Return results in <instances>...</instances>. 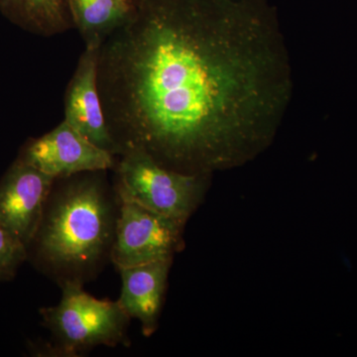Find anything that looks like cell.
Returning <instances> with one entry per match:
<instances>
[{"label": "cell", "instance_id": "9", "mask_svg": "<svg viewBox=\"0 0 357 357\" xmlns=\"http://www.w3.org/2000/svg\"><path fill=\"white\" fill-rule=\"evenodd\" d=\"M173 259L119 268L122 288L119 303L130 319L140 321L145 337L156 332Z\"/></svg>", "mask_w": 357, "mask_h": 357}, {"label": "cell", "instance_id": "3", "mask_svg": "<svg viewBox=\"0 0 357 357\" xmlns=\"http://www.w3.org/2000/svg\"><path fill=\"white\" fill-rule=\"evenodd\" d=\"M62 298L55 307L41 310L44 325L55 342L54 351L77 356L100 345L126 344L130 318L119 301L98 300L83 289V282H60Z\"/></svg>", "mask_w": 357, "mask_h": 357}, {"label": "cell", "instance_id": "10", "mask_svg": "<svg viewBox=\"0 0 357 357\" xmlns=\"http://www.w3.org/2000/svg\"><path fill=\"white\" fill-rule=\"evenodd\" d=\"M70 20L86 47L100 48L136 10L131 0H67Z\"/></svg>", "mask_w": 357, "mask_h": 357}, {"label": "cell", "instance_id": "7", "mask_svg": "<svg viewBox=\"0 0 357 357\" xmlns=\"http://www.w3.org/2000/svg\"><path fill=\"white\" fill-rule=\"evenodd\" d=\"M115 155L96 146L68 122L32 140L21 157L55 178L105 172L115 167Z\"/></svg>", "mask_w": 357, "mask_h": 357}, {"label": "cell", "instance_id": "11", "mask_svg": "<svg viewBox=\"0 0 357 357\" xmlns=\"http://www.w3.org/2000/svg\"><path fill=\"white\" fill-rule=\"evenodd\" d=\"M0 13L27 31L44 37L74 28L67 0H0Z\"/></svg>", "mask_w": 357, "mask_h": 357}, {"label": "cell", "instance_id": "5", "mask_svg": "<svg viewBox=\"0 0 357 357\" xmlns=\"http://www.w3.org/2000/svg\"><path fill=\"white\" fill-rule=\"evenodd\" d=\"M117 201L119 211L109 255L117 269L173 259L184 244L185 223L164 217L128 199Z\"/></svg>", "mask_w": 357, "mask_h": 357}, {"label": "cell", "instance_id": "1", "mask_svg": "<svg viewBox=\"0 0 357 357\" xmlns=\"http://www.w3.org/2000/svg\"><path fill=\"white\" fill-rule=\"evenodd\" d=\"M98 86L115 155L211 176L271 145L294 81L269 0H140L100 47Z\"/></svg>", "mask_w": 357, "mask_h": 357}, {"label": "cell", "instance_id": "4", "mask_svg": "<svg viewBox=\"0 0 357 357\" xmlns=\"http://www.w3.org/2000/svg\"><path fill=\"white\" fill-rule=\"evenodd\" d=\"M115 166L117 199L185 225L203 201L211 177L170 170L137 150L122 153Z\"/></svg>", "mask_w": 357, "mask_h": 357}, {"label": "cell", "instance_id": "6", "mask_svg": "<svg viewBox=\"0 0 357 357\" xmlns=\"http://www.w3.org/2000/svg\"><path fill=\"white\" fill-rule=\"evenodd\" d=\"M55 181L21 158L0 182V222L26 246L38 232Z\"/></svg>", "mask_w": 357, "mask_h": 357}, {"label": "cell", "instance_id": "8", "mask_svg": "<svg viewBox=\"0 0 357 357\" xmlns=\"http://www.w3.org/2000/svg\"><path fill=\"white\" fill-rule=\"evenodd\" d=\"M100 48L86 47L65 95V119L96 146L115 155L98 86Z\"/></svg>", "mask_w": 357, "mask_h": 357}, {"label": "cell", "instance_id": "12", "mask_svg": "<svg viewBox=\"0 0 357 357\" xmlns=\"http://www.w3.org/2000/svg\"><path fill=\"white\" fill-rule=\"evenodd\" d=\"M27 256V246L0 222V281L13 278Z\"/></svg>", "mask_w": 357, "mask_h": 357}, {"label": "cell", "instance_id": "2", "mask_svg": "<svg viewBox=\"0 0 357 357\" xmlns=\"http://www.w3.org/2000/svg\"><path fill=\"white\" fill-rule=\"evenodd\" d=\"M102 173L67 183L45 208L34 241L42 261L60 282H82L110 255L117 215Z\"/></svg>", "mask_w": 357, "mask_h": 357}, {"label": "cell", "instance_id": "13", "mask_svg": "<svg viewBox=\"0 0 357 357\" xmlns=\"http://www.w3.org/2000/svg\"><path fill=\"white\" fill-rule=\"evenodd\" d=\"M131 1H132V2H133V3H135V4H136V6H137L138 2H139V1H140V0H131Z\"/></svg>", "mask_w": 357, "mask_h": 357}]
</instances>
